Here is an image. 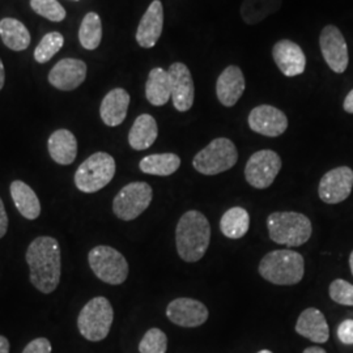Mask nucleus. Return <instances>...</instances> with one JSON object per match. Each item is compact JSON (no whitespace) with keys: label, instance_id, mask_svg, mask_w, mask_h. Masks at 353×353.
<instances>
[{"label":"nucleus","instance_id":"nucleus-1","mask_svg":"<svg viewBox=\"0 0 353 353\" xmlns=\"http://www.w3.org/2000/svg\"><path fill=\"white\" fill-rule=\"evenodd\" d=\"M30 281L39 292L50 294L61 281L62 255L59 242L48 236L32 241L26 250Z\"/></svg>","mask_w":353,"mask_h":353},{"label":"nucleus","instance_id":"nucleus-2","mask_svg":"<svg viewBox=\"0 0 353 353\" xmlns=\"http://www.w3.org/2000/svg\"><path fill=\"white\" fill-rule=\"evenodd\" d=\"M211 241V227L204 214L199 211H188L183 214L176 229L178 255L188 263L201 261L208 250Z\"/></svg>","mask_w":353,"mask_h":353},{"label":"nucleus","instance_id":"nucleus-3","mask_svg":"<svg viewBox=\"0 0 353 353\" xmlns=\"http://www.w3.org/2000/svg\"><path fill=\"white\" fill-rule=\"evenodd\" d=\"M259 274L275 285L299 284L305 274L303 256L293 250L268 252L259 263Z\"/></svg>","mask_w":353,"mask_h":353},{"label":"nucleus","instance_id":"nucleus-4","mask_svg":"<svg viewBox=\"0 0 353 353\" xmlns=\"http://www.w3.org/2000/svg\"><path fill=\"white\" fill-rule=\"evenodd\" d=\"M270 239L279 245L297 248L312 237V221L299 212H274L267 219Z\"/></svg>","mask_w":353,"mask_h":353},{"label":"nucleus","instance_id":"nucleus-5","mask_svg":"<svg viewBox=\"0 0 353 353\" xmlns=\"http://www.w3.org/2000/svg\"><path fill=\"white\" fill-rule=\"evenodd\" d=\"M114 310L106 297H94L80 312L77 327L83 338L89 341H101L109 335L113 325Z\"/></svg>","mask_w":353,"mask_h":353},{"label":"nucleus","instance_id":"nucleus-6","mask_svg":"<svg viewBox=\"0 0 353 353\" xmlns=\"http://www.w3.org/2000/svg\"><path fill=\"white\" fill-rule=\"evenodd\" d=\"M239 161V151L232 140L217 138L196 153L192 166L204 176H216L232 169Z\"/></svg>","mask_w":353,"mask_h":353},{"label":"nucleus","instance_id":"nucleus-7","mask_svg":"<svg viewBox=\"0 0 353 353\" xmlns=\"http://www.w3.org/2000/svg\"><path fill=\"white\" fill-rule=\"evenodd\" d=\"M115 176V161L106 152H97L79 166L75 185L81 192L93 194L103 189Z\"/></svg>","mask_w":353,"mask_h":353},{"label":"nucleus","instance_id":"nucleus-8","mask_svg":"<svg viewBox=\"0 0 353 353\" xmlns=\"http://www.w3.org/2000/svg\"><path fill=\"white\" fill-rule=\"evenodd\" d=\"M89 267L93 274L110 285L123 284L128 276L126 258L110 246H96L88 255Z\"/></svg>","mask_w":353,"mask_h":353},{"label":"nucleus","instance_id":"nucleus-9","mask_svg":"<svg viewBox=\"0 0 353 353\" xmlns=\"http://www.w3.org/2000/svg\"><path fill=\"white\" fill-rule=\"evenodd\" d=\"M152 198L153 191L148 183L131 182L114 198V214L123 221H132L150 207Z\"/></svg>","mask_w":353,"mask_h":353},{"label":"nucleus","instance_id":"nucleus-10","mask_svg":"<svg viewBox=\"0 0 353 353\" xmlns=\"http://www.w3.org/2000/svg\"><path fill=\"white\" fill-rule=\"evenodd\" d=\"M281 169V159L271 150L255 152L245 166V178L254 189L270 188Z\"/></svg>","mask_w":353,"mask_h":353},{"label":"nucleus","instance_id":"nucleus-11","mask_svg":"<svg viewBox=\"0 0 353 353\" xmlns=\"http://www.w3.org/2000/svg\"><path fill=\"white\" fill-rule=\"evenodd\" d=\"M319 46L328 67L336 74L345 72L350 63L348 46L345 38L336 26H327L322 29L319 36Z\"/></svg>","mask_w":353,"mask_h":353},{"label":"nucleus","instance_id":"nucleus-12","mask_svg":"<svg viewBox=\"0 0 353 353\" xmlns=\"http://www.w3.org/2000/svg\"><path fill=\"white\" fill-rule=\"evenodd\" d=\"M353 170L348 166H339L331 169L322 176L318 195L322 202L327 204H338L344 202L352 192Z\"/></svg>","mask_w":353,"mask_h":353},{"label":"nucleus","instance_id":"nucleus-13","mask_svg":"<svg viewBox=\"0 0 353 353\" xmlns=\"http://www.w3.org/2000/svg\"><path fill=\"white\" fill-rule=\"evenodd\" d=\"M249 126L254 132L268 138H278L288 128L287 115L271 105L256 106L249 114Z\"/></svg>","mask_w":353,"mask_h":353},{"label":"nucleus","instance_id":"nucleus-14","mask_svg":"<svg viewBox=\"0 0 353 353\" xmlns=\"http://www.w3.org/2000/svg\"><path fill=\"white\" fill-rule=\"evenodd\" d=\"M166 316L176 326L199 327L208 319V309L201 301L189 297H181L168 305Z\"/></svg>","mask_w":353,"mask_h":353},{"label":"nucleus","instance_id":"nucleus-15","mask_svg":"<svg viewBox=\"0 0 353 353\" xmlns=\"http://www.w3.org/2000/svg\"><path fill=\"white\" fill-rule=\"evenodd\" d=\"M169 76L172 84V100L178 112H189L194 105L195 85L189 67L176 62L169 67Z\"/></svg>","mask_w":353,"mask_h":353},{"label":"nucleus","instance_id":"nucleus-16","mask_svg":"<svg viewBox=\"0 0 353 353\" xmlns=\"http://www.w3.org/2000/svg\"><path fill=\"white\" fill-rule=\"evenodd\" d=\"M87 77V64L80 59L65 58L51 68L49 81L61 90H74L80 87Z\"/></svg>","mask_w":353,"mask_h":353},{"label":"nucleus","instance_id":"nucleus-17","mask_svg":"<svg viewBox=\"0 0 353 353\" xmlns=\"http://www.w3.org/2000/svg\"><path fill=\"white\" fill-rule=\"evenodd\" d=\"M274 61L280 72L284 76L293 77L303 74L306 68V57L303 49L290 39H281L272 49Z\"/></svg>","mask_w":353,"mask_h":353},{"label":"nucleus","instance_id":"nucleus-18","mask_svg":"<svg viewBox=\"0 0 353 353\" xmlns=\"http://www.w3.org/2000/svg\"><path fill=\"white\" fill-rule=\"evenodd\" d=\"M164 28V7L160 0H153L140 20L137 41L141 48L151 49L161 37Z\"/></svg>","mask_w":353,"mask_h":353},{"label":"nucleus","instance_id":"nucleus-19","mask_svg":"<svg viewBox=\"0 0 353 353\" xmlns=\"http://www.w3.org/2000/svg\"><path fill=\"white\" fill-rule=\"evenodd\" d=\"M245 76L237 65H229L217 79L216 94L221 105L234 106L245 92Z\"/></svg>","mask_w":353,"mask_h":353},{"label":"nucleus","instance_id":"nucleus-20","mask_svg":"<svg viewBox=\"0 0 353 353\" xmlns=\"http://www.w3.org/2000/svg\"><path fill=\"white\" fill-rule=\"evenodd\" d=\"M296 332L316 344H323L330 338L327 321L316 307H307L300 314L296 323Z\"/></svg>","mask_w":353,"mask_h":353},{"label":"nucleus","instance_id":"nucleus-21","mask_svg":"<svg viewBox=\"0 0 353 353\" xmlns=\"http://www.w3.org/2000/svg\"><path fill=\"white\" fill-rule=\"evenodd\" d=\"M130 94L123 88L110 90L101 102L100 115L102 122L109 127L119 126L126 119Z\"/></svg>","mask_w":353,"mask_h":353},{"label":"nucleus","instance_id":"nucleus-22","mask_svg":"<svg viewBox=\"0 0 353 353\" xmlns=\"http://www.w3.org/2000/svg\"><path fill=\"white\" fill-rule=\"evenodd\" d=\"M48 148L57 164L71 165L77 156V140L71 131L61 128L51 134Z\"/></svg>","mask_w":353,"mask_h":353},{"label":"nucleus","instance_id":"nucleus-23","mask_svg":"<svg viewBox=\"0 0 353 353\" xmlns=\"http://www.w3.org/2000/svg\"><path fill=\"white\" fill-rule=\"evenodd\" d=\"M157 135L159 127L156 119L150 114H141L128 132V143L135 151H144L156 141Z\"/></svg>","mask_w":353,"mask_h":353},{"label":"nucleus","instance_id":"nucleus-24","mask_svg":"<svg viewBox=\"0 0 353 353\" xmlns=\"http://www.w3.org/2000/svg\"><path fill=\"white\" fill-rule=\"evenodd\" d=\"M10 191L13 203L21 216L28 220H36L41 214V203L34 190L23 181H13Z\"/></svg>","mask_w":353,"mask_h":353},{"label":"nucleus","instance_id":"nucleus-25","mask_svg":"<svg viewBox=\"0 0 353 353\" xmlns=\"http://www.w3.org/2000/svg\"><path fill=\"white\" fill-rule=\"evenodd\" d=\"M145 97L153 106H164L172 97L169 72L163 68H153L145 83Z\"/></svg>","mask_w":353,"mask_h":353},{"label":"nucleus","instance_id":"nucleus-26","mask_svg":"<svg viewBox=\"0 0 353 353\" xmlns=\"http://www.w3.org/2000/svg\"><path fill=\"white\" fill-rule=\"evenodd\" d=\"M0 37L4 45L13 51L26 50L30 45V33L26 26L11 17L0 21Z\"/></svg>","mask_w":353,"mask_h":353},{"label":"nucleus","instance_id":"nucleus-27","mask_svg":"<svg viewBox=\"0 0 353 353\" xmlns=\"http://www.w3.org/2000/svg\"><path fill=\"white\" fill-rule=\"evenodd\" d=\"M250 228V214L242 207H233L223 214L220 229L230 240H240L246 236Z\"/></svg>","mask_w":353,"mask_h":353},{"label":"nucleus","instance_id":"nucleus-28","mask_svg":"<svg viewBox=\"0 0 353 353\" xmlns=\"http://www.w3.org/2000/svg\"><path fill=\"white\" fill-rule=\"evenodd\" d=\"M181 166V159L174 153H157L145 156L140 161V170L151 176H168L176 173Z\"/></svg>","mask_w":353,"mask_h":353},{"label":"nucleus","instance_id":"nucleus-29","mask_svg":"<svg viewBox=\"0 0 353 353\" xmlns=\"http://www.w3.org/2000/svg\"><path fill=\"white\" fill-rule=\"evenodd\" d=\"M283 0H243L241 4V16L248 26H256L265 17L278 12Z\"/></svg>","mask_w":353,"mask_h":353},{"label":"nucleus","instance_id":"nucleus-30","mask_svg":"<svg viewBox=\"0 0 353 353\" xmlns=\"http://www.w3.org/2000/svg\"><path fill=\"white\" fill-rule=\"evenodd\" d=\"M79 39L84 49L96 50L102 39L101 19L97 13L89 12L81 21L79 30Z\"/></svg>","mask_w":353,"mask_h":353},{"label":"nucleus","instance_id":"nucleus-31","mask_svg":"<svg viewBox=\"0 0 353 353\" xmlns=\"http://www.w3.org/2000/svg\"><path fill=\"white\" fill-rule=\"evenodd\" d=\"M64 38L61 33L52 32L48 33L41 39L39 45L34 50V59L38 63H46L51 58L63 48Z\"/></svg>","mask_w":353,"mask_h":353},{"label":"nucleus","instance_id":"nucleus-32","mask_svg":"<svg viewBox=\"0 0 353 353\" xmlns=\"http://www.w3.org/2000/svg\"><path fill=\"white\" fill-rule=\"evenodd\" d=\"M168 338L160 328H151L139 343L140 353H166Z\"/></svg>","mask_w":353,"mask_h":353},{"label":"nucleus","instance_id":"nucleus-33","mask_svg":"<svg viewBox=\"0 0 353 353\" xmlns=\"http://www.w3.org/2000/svg\"><path fill=\"white\" fill-rule=\"evenodd\" d=\"M30 7L39 16L55 23L65 17V10L58 0H30Z\"/></svg>","mask_w":353,"mask_h":353},{"label":"nucleus","instance_id":"nucleus-34","mask_svg":"<svg viewBox=\"0 0 353 353\" xmlns=\"http://www.w3.org/2000/svg\"><path fill=\"white\" fill-rule=\"evenodd\" d=\"M328 293L334 303L344 306H353V285L351 283L343 279H336L330 284Z\"/></svg>","mask_w":353,"mask_h":353},{"label":"nucleus","instance_id":"nucleus-35","mask_svg":"<svg viewBox=\"0 0 353 353\" xmlns=\"http://www.w3.org/2000/svg\"><path fill=\"white\" fill-rule=\"evenodd\" d=\"M338 338L343 344L352 345L353 344V319L343 321L336 330Z\"/></svg>","mask_w":353,"mask_h":353},{"label":"nucleus","instance_id":"nucleus-36","mask_svg":"<svg viewBox=\"0 0 353 353\" xmlns=\"http://www.w3.org/2000/svg\"><path fill=\"white\" fill-rule=\"evenodd\" d=\"M51 351H52V347L49 339L37 338L26 345L23 353H51Z\"/></svg>","mask_w":353,"mask_h":353},{"label":"nucleus","instance_id":"nucleus-37","mask_svg":"<svg viewBox=\"0 0 353 353\" xmlns=\"http://www.w3.org/2000/svg\"><path fill=\"white\" fill-rule=\"evenodd\" d=\"M7 229H8V216L6 212L4 203L0 199V239L6 236Z\"/></svg>","mask_w":353,"mask_h":353},{"label":"nucleus","instance_id":"nucleus-38","mask_svg":"<svg viewBox=\"0 0 353 353\" xmlns=\"http://www.w3.org/2000/svg\"><path fill=\"white\" fill-rule=\"evenodd\" d=\"M343 108L347 113L353 114V89L347 94L344 103H343Z\"/></svg>","mask_w":353,"mask_h":353},{"label":"nucleus","instance_id":"nucleus-39","mask_svg":"<svg viewBox=\"0 0 353 353\" xmlns=\"http://www.w3.org/2000/svg\"><path fill=\"white\" fill-rule=\"evenodd\" d=\"M0 353H10V341L0 335Z\"/></svg>","mask_w":353,"mask_h":353},{"label":"nucleus","instance_id":"nucleus-40","mask_svg":"<svg viewBox=\"0 0 353 353\" xmlns=\"http://www.w3.org/2000/svg\"><path fill=\"white\" fill-rule=\"evenodd\" d=\"M4 83H6V71H4L3 62H1V59H0V90L4 87Z\"/></svg>","mask_w":353,"mask_h":353},{"label":"nucleus","instance_id":"nucleus-41","mask_svg":"<svg viewBox=\"0 0 353 353\" xmlns=\"http://www.w3.org/2000/svg\"><path fill=\"white\" fill-rule=\"evenodd\" d=\"M303 353H326V351L321 347H309Z\"/></svg>","mask_w":353,"mask_h":353},{"label":"nucleus","instance_id":"nucleus-42","mask_svg":"<svg viewBox=\"0 0 353 353\" xmlns=\"http://www.w3.org/2000/svg\"><path fill=\"white\" fill-rule=\"evenodd\" d=\"M350 268H351V272H352L353 275V252L350 255Z\"/></svg>","mask_w":353,"mask_h":353},{"label":"nucleus","instance_id":"nucleus-43","mask_svg":"<svg viewBox=\"0 0 353 353\" xmlns=\"http://www.w3.org/2000/svg\"><path fill=\"white\" fill-rule=\"evenodd\" d=\"M258 353H272L271 351H268V350H263V351H261V352Z\"/></svg>","mask_w":353,"mask_h":353}]
</instances>
